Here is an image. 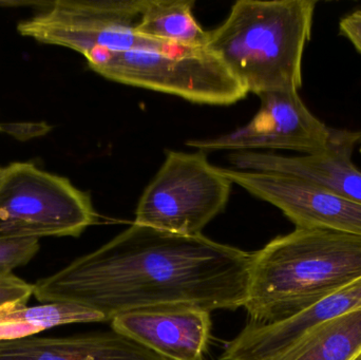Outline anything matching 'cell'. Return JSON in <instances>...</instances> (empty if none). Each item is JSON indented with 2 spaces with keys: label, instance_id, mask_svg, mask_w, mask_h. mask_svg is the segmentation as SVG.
Here are the masks:
<instances>
[{
  "label": "cell",
  "instance_id": "9",
  "mask_svg": "<svg viewBox=\"0 0 361 360\" xmlns=\"http://www.w3.org/2000/svg\"><path fill=\"white\" fill-rule=\"evenodd\" d=\"M223 175L274 205L296 228H322L361 237V204L294 175L221 168Z\"/></svg>",
  "mask_w": 361,
  "mask_h": 360
},
{
  "label": "cell",
  "instance_id": "21",
  "mask_svg": "<svg viewBox=\"0 0 361 360\" xmlns=\"http://www.w3.org/2000/svg\"><path fill=\"white\" fill-rule=\"evenodd\" d=\"M0 173H1V167H0Z\"/></svg>",
  "mask_w": 361,
  "mask_h": 360
},
{
  "label": "cell",
  "instance_id": "14",
  "mask_svg": "<svg viewBox=\"0 0 361 360\" xmlns=\"http://www.w3.org/2000/svg\"><path fill=\"white\" fill-rule=\"evenodd\" d=\"M97 311L69 302L29 306L25 302L0 306V342L32 337L46 330L73 323H104Z\"/></svg>",
  "mask_w": 361,
  "mask_h": 360
},
{
  "label": "cell",
  "instance_id": "3",
  "mask_svg": "<svg viewBox=\"0 0 361 360\" xmlns=\"http://www.w3.org/2000/svg\"><path fill=\"white\" fill-rule=\"evenodd\" d=\"M316 0H238L206 49L256 95L298 92Z\"/></svg>",
  "mask_w": 361,
  "mask_h": 360
},
{
  "label": "cell",
  "instance_id": "17",
  "mask_svg": "<svg viewBox=\"0 0 361 360\" xmlns=\"http://www.w3.org/2000/svg\"><path fill=\"white\" fill-rule=\"evenodd\" d=\"M39 251L38 239L0 240V276L29 263Z\"/></svg>",
  "mask_w": 361,
  "mask_h": 360
},
{
  "label": "cell",
  "instance_id": "8",
  "mask_svg": "<svg viewBox=\"0 0 361 360\" xmlns=\"http://www.w3.org/2000/svg\"><path fill=\"white\" fill-rule=\"evenodd\" d=\"M258 97L260 108L248 124L221 137L190 139L186 145L205 154L290 150L302 156L328 148L332 128L310 111L298 92H267Z\"/></svg>",
  "mask_w": 361,
  "mask_h": 360
},
{
  "label": "cell",
  "instance_id": "20",
  "mask_svg": "<svg viewBox=\"0 0 361 360\" xmlns=\"http://www.w3.org/2000/svg\"><path fill=\"white\" fill-rule=\"evenodd\" d=\"M353 360H361V351L360 353H358L357 356H356Z\"/></svg>",
  "mask_w": 361,
  "mask_h": 360
},
{
  "label": "cell",
  "instance_id": "2",
  "mask_svg": "<svg viewBox=\"0 0 361 360\" xmlns=\"http://www.w3.org/2000/svg\"><path fill=\"white\" fill-rule=\"evenodd\" d=\"M360 279L361 237L295 228L252 253L243 308L250 323H277Z\"/></svg>",
  "mask_w": 361,
  "mask_h": 360
},
{
  "label": "cell",
  "instance_id": "12",
  "mask_svg": "<svg viewBox=\"0 0 361 360\" xmlns=\"http://www.w3.org/2000/svg\"><path fill=\"white\" fill-rule=\"evenodd\" d=\"M361 308V279L307 310L273 323H252L225 345L221 360H274L310 330Z\"/></svg>",
  "mask_w": 361,
  "mask_h": 360
},
{
  "label": "cell",
  "instance_id": "19",
  "mask_svg": "<svg viewBox=\"0 0 361 360\" xmlns=\"http://www.w3.org/2000/svg\"><path fill=\"white\" fill-rule=\"evenodd\" d=\"M339 34L347 38L361 55V8L349 13L341 19Z\"/></svg>",
  "mask_w": 361,
  "mask_h": 360
},
{
  "label": "cell",
  "instance_id": "6",
  "mask_svg": "<svg viewBox=\"0 0 361 360\" xmlns=\"http://www.w3.org/2000/svg\"><path fill=\"white\" fill-rule=\"evenodd\" d=\"M233 183L205 152L167 151L142 194L133 223L180 236H199L224 211Z\"/></svg>",
  "mask_w": 361,
  "mask_h": 360
},
{
  "label": "cell",
  "instance_id": "16",
  "mask_svg": "<svg viewBox=\"0 0 361 360\" xmlns=\"http://www.w3.org/2000/svg\"><path fill=\"white\" fill-rule=\"evenodd\" d=\"M193 0H141L137 33L180 48H205L208 31L193 14Z\"/></svg>",
  "mask_w": 361,
  "mask_h": 360
},
{
  "label": "cell",
  "instance_id": "15",
  "mask_svg": "<svg viewBox=\"0 0 361 360\" xmlns=\"http://www.w3.org/2000/svg\"><path fill=\"white\" fill-rule=\"evenodd\" d=\"M361 351V308L303 334L274 360H353Z\"/></svg>",
  "mask_w": 361,
  "mask_h": 360
},
{
  "label": "cell",
  "instance_id": "1",
  "mask_svg": "<svg viewBox=\"0 0 361 360\" xmlns=\"http://www.w3.org/2000/svg\"><path fill=\"white\" fill-rule=\"evenodd\" d=\"M252 253L199 236L133 223L92 253L33 283L42 302H69L106 321L144 309L237 310L247 294Z\"/></svg>",
  "mask_w": 361,
  "mask_h": 360
},
{
  "label": "cell",
  "instance_id": "7",
  "mask_svg": "<svg viewBox=\"0 0 361 360\" xmlns=\"http://www.w3.org/2000/svg\"><path fill=\"white\" fill-rule=\"evenodd\" d=\"M141 0H57L19 23L21 36L80 54L95 49L167 51L180 46L137 33Z\"/></svg>",
  "mask_w": 361,
  "mask_h": 360
},
{
  "label": "cell",
  "instance_id": "22",
  "mask_svg": "<svg viewBox=\"0 0 361 360\" xmlns=\"http://www.w3.org/2000/svg\"><path fill=\"white\" fill-rule=\"evenodd\" d=\"M0 127H1V125H0Z\"/></svg>",
  "mask_w": 361,
  "mask_h": 360
},
{
  "label": "cell",
  "instance_id": "11",
  "mask_svg": "<svg viewBox=\"0 0 361 360\" xmlns=\"http://www.w3.org/2000/svg\"><path fill=\"white\" fill-rule=\"evenodd\" d=\"M111 328L167 360H202L209 344L212 317L197 306H158L118 315Z\"/></svg>",
  "mask_w": 361,
  "mask_h": 360
},
{
  "label": "cell",
  "instance_id": "10",
  "mask_svg": "<svg viewBox=\"0 0 361 360\" xmlns=\"http://www.w3.org/2000/svg\"><path fill=\"white\" fill-rule=\"evenodd\" d=\"M360 143L361 131L332 128L330 144L320 154L286 156L269 151H235L229 154L228 161L239 170L301 178L361 204V170L353 162Z\"/></svg>",
  "mask_w": 361,
  "mask_h": 360
},
{
  "label": "cell",
  "instance_id": "4",
  "mask_svg": "<svg viewBox=\"0 0 361 360\" xmlns=\"http://www.w3.org/2000/svg\"><path fill=\"white\" fill-rule=\"evenodd\" d=\"M85 57L93 71L108 80L176 95L191 103L229 106L248 94L206 46L167 51L95 49Z\"/></svg>",
  "mask_w": 361,
  "mask_h": 360
},
{
  "label": "cell",
  "instance_id": "18",
  "mask_svg": "<svg viewBox=\"0 0 361 360\" xmlns=\"http://www.w3.org/2000/svg\"><path fill=\"white\" fill-rule=\"evenodd\" d=\"M33 296V285L12 274L0 276V306L8 302H25Z\"/></svg>",
  "mask_w": 361,
  "mask_h": 360
},
{
  "label": "cell",
  "instance_id": "13",
  "mask_svg": "<svg viewBox=\"0 0 361 360\" xmlns=\"http://www.w3.org/2000/svg\"><path fill=\"white\" fill-rule=\"evenodd\" d=\"M0 360H167L118 332L0 342Z\"/></svg>",
  "mask_w": 361,
  "mask_h": 360
},
{
  "label": "cell",
  "instance_id": "5",
  "mask_svg": "<svg viewBox=\"0 0 361 360\" xmlns=\"http://www.w3.org/2000/svg\"><path fill=\"white\" fill-rule=\"evenodd\" d=\"M88 192L29 162L0 173V240L80 237L97 223Z\"/></svg>",
  "mask_w": 361,
  "mask_h": 360
}]
</instances>
